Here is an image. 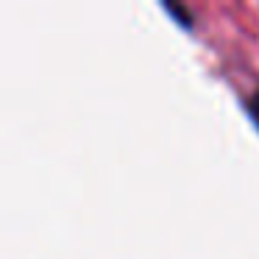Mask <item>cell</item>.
<instances>
[{"instance_id":"6da1fadb","label":"cell","mask_w":259,"mask_h":259,"mask_svg":"<svg viewBox=\"0 0 259 259\" xmlns=\"http://www.w3.org/2000/svg\"><path fill=\"white\" fill-rule=\"evenodd\" d=\"M164 9H167L170 14H176V17L181 20V25H192V12L187 6H181V3H173V0H167L164 3Z\"/></svg>"},{"instance_id":"7a4b0ae2","label":"cell","mask_w":259,"mask_h":259,"mask_svg":"<svg viewBox=\"0 0 259 259\" xmlns=\"http://www.w3.org/2000/svg\"><path fill=\"white\" fill-rule=\"evenodd\" d=\"M245 109H248V114H251V120L259 125V90H251L245 95Z\"/></svg>"}]
</instances>
